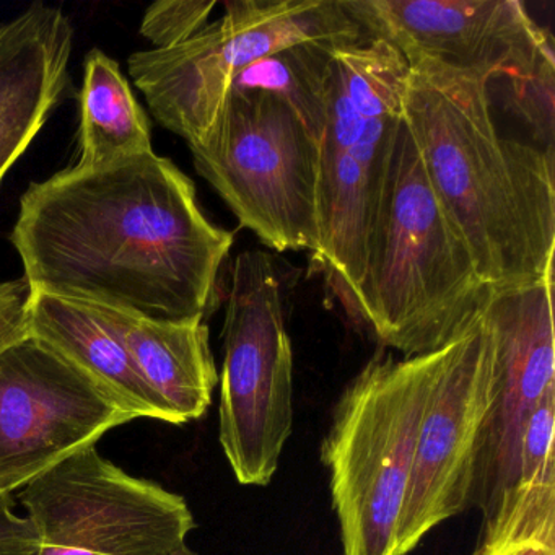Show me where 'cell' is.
Returning <instances> with one entry per match:
<instances>
[{"label":"cell","mask_w":555,"mask_h":555,"mask_svg":"<svg viewBox=\"0 0 555 555\" xmlns=\"http://www.w3.org/2000/svg\"><path fill=\"white\" fill-rule=\"evenodd\" d=\"M11 242L34 292L206 321L233 233L204 216L191 178L152 151L31 184Z\"/></svg>","instance_id":"1"},{"label":"cell","mask_w":555,"mask_h":555,"mask_svg":"<svg viewBox=\"0 0 555 555\" xmlns=\"http://www.w3.org/2000/svg\"><path fill=\"white\" fill-rule=\"evenodd\" d=\"M402 121L487 291L554 271V152L500 134L487 83L409 69Z\"/></svg>","instance_id":"2"},{"label":"cell","mask_w":555,"mask_h":555,"mask_svg":"<svg viewBox=\"0 0 555 555\" xmlns=\"http://www.w3.org/2000/svg\"><path fill=\"white\" fill-rule=\"evenodd\" d=\"M489 294L402 121L353 313L383 346L424 356L469 330Z\"/></svg>","instance_id":"3"},{"label":"cell","mask_w":555,"mask_h":555,"mask_svg":"<svg viewBox=\"0 0 555 555\" xmlns=\"http://www.w3.org/2000/svg\"><path fill=\"white\" fill-rule=\"evenodd\" d=\"M409 66L383 41L339 48L324 80L318 139V249L340 300L352 310L385 194Z\"/></svg>","instance_id":"4"},{"label":"cell","mask_w":555,"mask_h":555,"mask_svg":"<svg viewBox=\"0 0 555 555\" xmlns=\"http://www.w3.org/2000/svg\"><path fill=\"white\" fill-rule=\"evenodd\" d=\"M441 349L401 359L378 353L339 396L321 460L344 555L392 554Z\"/></svg>","instance_id":"5"},{"label":"cell","mask_w":555,"mask_h":555,"mask_svg":"<svg viewBox=\"0 0 555 555\" xmlns=\"http://www.w3.org/2000/svg\"><path fill=\"white\" fill-rule=\"evenodd\" d=\"M366 40L340 0H232L225 14L168 50L129 57L154 118L193 144L214 125L238 74L262 57L318 41Z\"/></svg>","instance_id":"6"},{"label":"cell","mask_w":555,"mask_h":555,"mask_svg":"<svg viewBox=\"0 0 555 555\" xmlns=\"http://www.w3.org/2000/svg\"><path fill=\"white\" fill-rule=\"evenodd\" d=\"M188 145L197 173L262 245L317 253L318 144L284 100L232 89L206 134Z\"/></svg>","instance_id":"7"},{"label":"cell","mask_w":555,"mask_h":555,"mask_svg":"<svg viewBox=\"0 0 555 555\" xmlns=\"http://www.w3.org/2000/svg\"><path fill=\"white\" fill-rule=\"evenodd\" d=\"M370 40L401 54L409 69L489 86L505 77L526 115L554 116L551 38L519 0H340Z\"/></svg>","instance_id":"8"},{"label":"cell","mask_w":555,"mask_h":555,"mask_svg":"<svg viewBox=\"0 0 555 555\" xmlns=\"http://www.w3.org/2000/svg\"><path fill=\"white\" fill-rule=\"evenodd\" d=\"M230 274L219 441L240 483L266 487L294 430V349L271 255L240 253Z\"/></svg>","instance_id":"9"},{"label":"cell","mask_w":555,"mask_h":555,"mask_svg":"<svg viewBox=\"0 0 555 555\" xmlns=\"http://www.w3.org/2000/svg\"><path fill=\"white\" fill-rule=\"evenodd\" d=\"M37 555H201L184 496L132 476L96 444L70 454L15 493Z\"/></svg>","instance_id":"10"},{"label":"cell","mask_w":555,"mask_h":555,"mask_svg":"<svg viewBox=\"0 0 555 555\" xmlns=\"http://www.w3.org/2000/svg\"><path fill=\"white\" fill-rule=\"evenodd\" d=\"M492 404V346L479 317L441 349L391 555L411 554L431 529L473 506Z\"/></svg>","instance_id":"11"},{"label":"cell","mask_w":555,"mask_h":555,"mask_svg":"<svg viewBox=\"0 0 555 555\" xmlns=\"http://www.w3.org/2000/svg\"><path fill=\"white\" fill-rule=\"evenodd\" d=\"M132 421L47 344L15 340L0 350V499Z\"/></svg>","instance_id":"12"},{"label":"cell","mask_w":555,"mask_h":555,"mask_svg":"<svg viewBox=\"0 0 555 555\" xmlns=\"http://www.w3.org/2000/svg\"><path fill=\"white\" fill-rule=\"evenodd\" d=\"M493 356V404L483 428L473 506L483 518L516 483L525 422L555 392L554 271L490 292L480 313Z\"/></svg>","instance_id":"13"},{"label":"cell","mask_w":555,"mask_h":555,"mask_svg":"<svg viewBox=\"0 0 555 555\" xmlns=\"http://www.w3.org/2000/svg\"><path fill=\"white\" fill-rule=\"evenodd\" d=\"M73 47V24L53 5L0 25V184L66 92Z\"/></svg>","instance_id":"14"},{"label":"cell","mask_w":555,"mask_h":555,"mask_svg":"<svg viewBox=\"0 0 555 555\" xmlns=\"http://www.w3.org/2000/svg\"><path fill=\"white\" fill-rule=\"evenodd\" d=\"M28 334L92 379L122 412L178 425L99 305L31 291Z\"/></svg>","instance_id":"15"},{"label":"cell","mask_w":555,"mask_h":555,"mask_svg":"<svg viewBox=\"0 0 555 555\" xmlns=\"http://www.w3.org/2000/svg\"><path fill=\"white\" fill-rule=\"evenodd\" d=\"M99 308L121 337L142 378L173 412L178 425L206 415L219 385L206 321L152 320L118 308Z\"/></svg>","instance_id":"16"},{"label":"cell","mask_w":555,"mask_h":555,"mask_svg":"<svg viewBox=\"0 0 555 555\" xmlns=\"http://www.w3.org/2000/svg\"><path fill=\"white\" fill-rule=\"evenodd\" d=\"M83 66L77 165L105 167L152 152L151 122L118 63L92 50Z\"/></svg>","instance_id":"17"},{"label":"cell","mask_w":555,"mask_h":555,"mask_svg":"<svg viewBox=\"0 0 555 555\" xmlns=\"http://www.w3.org/2000/svg\"><path fill=\"white\" fill-rule=\"evenodd\" d=\"M347 44L352 43L318 41L279 51L246 67L232 89L274 93L297 113L318 144L323 128L327 66L334 53Z\"/></svg>","instance_id":"18"},{"label":"cell","mask_w":555,"mask_h":555,"mask_svg":"<svg viewBox=\"0 0 555 555\" xmlns=\"http://www.w3.org/2000/svg\"><path fill=\"white\" fill-rule=\"evenodd\" d=\"M483 519L474 555H495L525 544L555 548V467L512 487Z\"/></svg>","instance_id":"19"},{"label":"cell","mask_w":555,"mask_h":555,"mask_svg":"<svg viewBox=\"0 0 555 555\" xmlns=\"http://www.w3.org/2000/svg\"><path fill=\"white\" fill-rule=\"evenodd\" d=\"M216 8V0L155 2L142 18L141 35L155 44V50L178 47L209 24Z\"/></svg>","instance_id":"20"},{"label":"cell","mask_w":555,"mask_h":555,"mask_svg":"<svg viewBox=\"0 0 555 555\" xmlns=\"http://www.w3.org/2000/svg\"><path fill=\"white\" fill-rule=\"evenodd\" d=\"M555 392H548L525 422L518 444L516 483H528L555 467ZM513 486V487H515Z\"/></svg>","instance_id":"21"},{"label":"cell","mask_w":555,"mask_h":555,"mask_svg":"<svg viewBox=\"0 0 555 555\" xmlns=\"http://www.w3.org/2000/svg\"><path fill=\"white\" fill-rule=\"evenodd\" d=\"M31 287L24 278L0 282V350L28 336Z\"/></svg>","instance_id":"22"},{"label":"cell","mask_w":555,"mask_h":555,"mask_svg":"<svg viewBox=\"0 0 555 555\" xmlns=\"http://www.w3.org/2000/svg\"><path fill=\"white\" fill-rule=\"evenodd\" d=\"M38 541L27 516L15 512V499H0V555H37Z\"/></svg>","instance_id":"23"},{"label":"cell","mask_w":555,"mask_h":555,"mask_svg":"<svg viewBox=\"0 0 555 555\" xmlns=\"http://www.w3.org/2000/svg\"><path fill=\"white\" fill-rule=\"evenodd\" d=\"M495 555H555V548L542 544H525Z\"/></svg>","instance_id":"24"}]
</instances>
